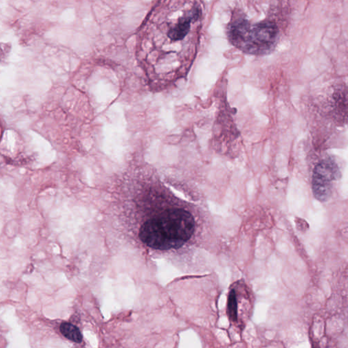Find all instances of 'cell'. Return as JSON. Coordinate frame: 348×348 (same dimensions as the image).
<instances>
[{
    "mask_svg": "<svg viewBox=\"0 0 348 348\" xmlns=\"http://www.w3.org/2000/svg\"><path fill=\"white\" fill-rule=\"evenodd\" d=\"M202 10L198 0H158L142 26L138 55L148 77L170 83L194 57Z\"/></svg>",
    "mask_w": 348,
    "mask_h": 348,
    "instance_id": "cell-1",
    "label": "cell"
},
{
    "mask_svg": "<svg viewBox=\"0 0 348 348\" xmlns=\"http://www.w3.org/2000/svg\"><path fill=\"white\" fill-rule=\"evenodd\" d=\"M228 314L232 320L236 321L238 317V303H237V297L236 292L232 290L229 294L228 303Z\"/></svg>",
    "mask_w": 348,
    "mask_h": 348,
    "instance_id": "cell-6",
    "label": "cell"
},
{
    "mask_svg": "<svg viewBox=\"0 0 348 348\" xmlns=\"http://www.w3.org/2000/svg\"><path fill=\"white\" fill-rule=\"evenodd\" d=\"M61 333L66 338L75 343H80L82 340V335L78 327L71 323L64 322L60 327Z\"/></svg>",
    "mask_w": 348,
    "mask_h": 348,
    "instance_id": "cell-5",
    "label": "cell"
},
{
    "mask_svg": "<svg viewBox=\"0 0 348 348\" xmlns=\"http://www.w3.org/2000/svg\"><path fill=\"white\" fill-rule=\"evenodd\" d=\"M195 220L182 208L158 210L144 222L140 238L146 246L156 250L178 248L192 238Z\"/></svg>",
    "mask_w": 348,
    "mask_h": 348,
    "instance_id": "cell-2",
    "label": "cell"
},
{
    "mask_svg": "<svg viewBox=\"0 0 348 348\" xmlns=\"http://www.w3.org/2000/svg\"><path fill=\"white\" fill-rule=\"evenodd\" d=\"M341 176L338 166L332 159H324L315 167L312 178V189L315 197L320 201L330 198L333 183Z\"/></svg>",
    "mask_w": 348,
    "mask_h": 348,
    "instance_id": "cell-4",
    "label": "cell"
},
{
    "mask_svg": "<svg viewBox=\"0 0 348 348\" xmlns=\"http://www.w3.org/2000/svg\"><path fill=\"white\" fill-rule=\"evenodd\" d=\"M279 29L272 22L251 25L246 18H238L228 28L230 42L240 50L251 55H264L276 43Z\"/></svg>",
    "mask_w": 348,
    "mask_h": 348,
    "instance_id": "cell-3",
    "label": "cell"
}]
</instances>
